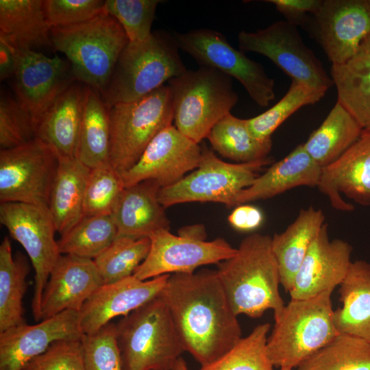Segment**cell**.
Returning <instances> with one entry per match:
<instances>
[{"mask_svg": "<svg viewBox=\"0 0 370 370\" xmlns=\"http://www.w3.org/2000/svg\"><path fill=\"white\" fill-rule=\"evenodd\" d=\"M79 312L65 310L34 325L25 322L0 332V370H22L55 342L79 340Z\"/></svg>", "mask_w": 370, "mask_h": 370, "instance_id": "obj_18", "label": "cell"}, {"mask_svg": "<svg viewBox=\"0 0 370 370\" xmlns=\"http://www.w3.org/2000/svg\"><path fill=\"white\" fill-rule=\"evenodd\" d=\"M296 370H370V341L338 333Z\"/></svg>", "mask_w": 370, "mask_h": 370, "instance_id": "obj_36", "label": "cell"}, {"mask_svg": "<svg viewBox=\"0 0 370 370\" xmlns=\"http://www.w3.org/2000/svg\"><path fill=\"white\" fill-rule=\"evenodd\" d=\"M110 108L100 92L86 86L76 158L90 169L109 165Z\"/></svg>", "mask_w": 370, "mask_h": 370, "instance_id": "obj_32", "label": "cell"}, {"mask_svg": "<svg viewBox=\"0 0 370 370\" xmlns=\"http://www.w3.org/2000/svg\"><path fill=\"white\" fill-rule=\"evenodd\" d=\"M201 146L171 124L149 143L137 162L121 175L125 187L145 180L160 188L175 184L199 165Z\"/></svg>", "mask_w": 370, "mask_h": 370, "instance_id": "obj_16", "label": "cell"}, {"mask_svg": "<svg viewBox=\"0 0 370 370\" xmlns=\"http://www.w3.org/2000/svg\"><path fill=\"white\" fill-rule=\"evenodd\" d=\"M279 370H293V369L287 368V367H283V368H280Z\"/></svg>", "mask_w": 370, "mask_h": 370, "instance_id": "obj_50", "label": "cell"}, {"mask_svg": "<svg viewBox=\"0 0 370 370\" xmlns=\"http://www.w3.org/2000/svg\"><path fill=\"white\" fill-rule=\"evenodd\" d=\"M90 171L76 157H59L48 208L60 236L84 217V195Z\"/></svg>", "mask_w": 370, "mask_h": 370, "instance_id": "obj_28", "label": "cell"}, {"mask_svg": "<svg viewBox=\"0 0 370 370\" xmlns=\"http://www.w3.org/2000/svg\"><path fill=\"white\" fill-rule=\"evenodd\" d=\"M330 77L336 88L337 101L362 130H370V36L350 59L332 64Z\"/></svg>", "mask_w": 370, "mask_h": 370, "instance_id": "obj_29", "label": "cell"}, {"mask_svg": "<svg viewBox=\"0 0 370 370\" xmlns=\"http://www.w3.org/2000/svg\"><path fill=\"white\" fill-rule=\"evenodd\" d=\"M0 222L10 236L21 245L34 269L32 310L36 321H41L40 306L50 273L61 254L55 223L48 206L19 202L0 204Z\"/></svg>", "mask_w": 370, "mask_h": 370, "instance_id": "obj_10", "label": "cell"}, {"mask_svg": "<svg viewBox=\"0 0 370 370\" xmlns=\"http://www.w3.org/2000/svg\"><path fill=\"white\" fill-rule=\"evenodd\" d=\"M42 0H1L0 36L17 48L51 46Z\"/></svg>", "mask_w": 370, "mask_h": 370, "instance_id": "obj_30", "label": "cell"}, {"mask_svg": "<svg viewBox=\"0 0 370 370\" xmlns=\"http://www.w3.org/2000/svg\"><path fill=\"white\" fill-rule=\"evenodd\" d=\"M110 108V164L121 175L139 160L152 139L173 124L171 92L163 85L147 95Z\"/></svg>", "mask_w": 370, "mask_h": 370, "instance_id": "obj_8", "label": "cell"}, {"mask_svg": "<svg viewBox=\"0 0 370 370\" xmlns=\"http://www.w3.org/2000/svg\"><path fill=\"white\" fill-rule=\"evenodd\" d=\"M50 38L70 61L75 79L101 93L129 42L120 23L105 12L84 23L51 27Z\"/></svg>", "mask_w": 370, "mask_h": 370, "instance_id": "obj_4", "label": "cell"}, {"mask_svg": "<svg viewBox=\"0 0 370 370\" xmlns=\"http://www.w3.org/2000/svg\"><path fill=\"white\" fill-rule=\"evenodd\" d=\"M201 146L198 166L175 184L160 188L158 199L164 208L188 202H215L235 208L240 193L271 162L269 157L251 162H226L213 150Z\"/></svg>", "mask_w": 370, "mask_h": 370, "instance_id": "obj_9", "label": "cell"}, {"mask_svg": "<svg viewBox=\"0 0 370 370\" xmlns=\"http://www.w3.org/2000/svg\"><path fill=\"white\" fill-rule=\"evenodd\" d=\"M17 58V47L0 36V79L14 75Z\"/></svg>", "mask_w": 370, "mask_h": 370, "instance_id": "obj_48", "label": "cell"}, {"mask_svg": "<svg viewBox=\"0 0 370 370\" xmlns=\"http://www.w3.org/2000/svg\"><path fill=\"white\" fill-rule=\"evenodd\" d=\"M362 131L357 121L337 101L303 145L315 163L323 168L341 156L358 140Z\"/></svg>", "mask_w": 370, "mask_h": 370, "instance_id": "obj_31", "label": "cell"}, {"mask_svg": "<svg viewBox=\"0 0 370 370\" xmlns=\"http://www.w3.org/2000/svg\"><path fill=\"white\" fill-rule=\"evenodd\" d=\"M149 238V252L134 273L140 280L173 273H193L200 267L218 264L237 251L222 238L206 241L180 233L176 236L169 229L159 230Z\"/></svg>", "mask_w": 370, "mask_h": 370, "instance_id": "obj_14", "label": "cell"}, {"mask_svg": "<svg viewBox=\"0 0 370 370\" xmlns=\"http://www.w3.org/2000/svg\"><path fill=\"white\" fill-rule=\"evenodd\" d=\"M232 77L199 66L168 82L176 128L199 144L214 125L230 113L238 100Z\"/></svg>", "mask_w": 370, "mask_h": 370, "instance_id": "obj_7", "label": "cell"}, {"mask_svg": "<svg viewBox=\"0 0 370 370\" xmlns=\"http://www.w3.org/2000/svg\"><path fill=\"white\" fill-rule=\"evenodd\" d=\"M29 264L21 252L12 254L8 236L0 245V332L25 322L23 299Z\"/></svg>", "mask_w": 370, "mask_h": 370, "instance_id": "obj_33", "label": "cell"}, {"mask_svg": "<svg viewBox=\"0 0 370 370\" xmlns=\"http://www.w3.org/2000/svg\"><path fill=\"white\" fill-rule=\"evenodd\" d=\"M286 21L296 26L304 25L308 14H314L320 8L322 0H268Z\"/></svg>", "mask_w": 370, "mask_h": 370, "instance_id": "obj_46", "label": "cell"}, {"mask_svg": "<svg viewBox=\"0 0 370 370\" xmlns=\"http://www.w3.org/2000/svg\"><path fill=\"white\" fill-rule=\"evenodd\" d=\"M159 0H107L104 11L124 29L129 42H141L151 34V26Z\"/></svg>", "mask_w": 370, "mask_h": 370, "instance_id": "obj_41", "label": "cell"}, {"mask_svg": "<svg viewBox=\"0 0 370 370\" xmlns=\"http://www.w3.org/2000/svg\"><path fill=\"white\" fill-rule=\"evenodd\" d=\"M325 92L291 80L286 93L271 108L262 114L246 119L250 132L260 140L271 139L272 134L290 116L303 106L319 101Z\"/></svg>", "mask_w": 370, "mask_h": 370, "instance_id": "obj_39", "label": "cell"}, {"mask_svg": "<svg viewBox=\"0 0 370 370\" xmlns=\"http://www.w3.org/2000/svg\"><path fill=\"white\" fill-rule=\"evenodd\" d=\"M170 275L140 280L134 275L101 285L79 312V325L84 334L95 333L115 317H125L160 295Z\"/></svg>", "mask_w": 370, "mask_h": 370, "instance_id": "obj_19", "label": "cell"}, {"mask_svg": "<svg viewBox=\"0 0 370 370\" xmlns=\"http://www.w3.org/2000/svg\"><path fill=\"white\" fill-rule=\"evenodd\" d=\"M123 370H172L184 352L161 294L115 323Z\"/></svg>", "mask_w": 370, "mask_h": 370, "instance_id": "obj_5", "label": "cell"}, {"mask_svg": "<svg viewBox=\"0 0 370 370\" xmlns=\"http://www.w3.org/2000/svg\"><path fill=\"white\" fill-rule=\"evenodd\" d=\"M125 188L121 175L110 164L90 169L85 190L84 216H111Z\"/></svg>", "mask_w": 370, "mask_h": 370, "instance_id": "obj_40", "label": "cell"}, {"mask_svg": "<svg viewBox=\"0 0 370 370\" xmlns=\"http://www.w3.org/2000/svg\"><path fill=\"white\" fill-rule=\"evenodd\" d=\"M22 370H85L82 339L53 343Z\"/></svg>", "mask_w": 370, "mask_h": 370, "instance_id": "obj_45", "label": "cell"}, {"mask_svg": "<svg viewBox=\"0 0 370 370\" xmlns=\"http://www.w3.org/2000/svg\"><path fill=\"white\" fill-rule=\"evenodd\" d=\"M221 156L245 163L269 158L272 140H260L249 130L246 119L227 114L211 129L206 138Z\"/></svg>", "mask_w": 370, "mask_h": 370, "instance_id": "obj_34", "label": "cell"}, {"mask_svg": "<svg viewBox=\"0 0 370 370\" xmlns=\"http://www.w3.org/2000/svg\"><path fill=\"white\" fill-rule=\"evenodd\" d=\"M306 25L332 64H343L370 36V0H322Z\"/></svg>", "mask_w": 370, "mask_h": 370, "instance_id": "obj_15", "label": "cell"}, {"mask_svg": "<svg viewBox=\"0 0 370 370\" xmlns=\"http://www.w3.org/2000/svg\"><path fill=\"white\" fill-rule=\"evenodd\" d=\"M322 210L302 209L286 229L271 237V249L278 264L281 285L289 293L295 277L311 244L325 223Z\"/></svg>", "mask_w": 370, "mask_h": 370, "instance_id": "obj_26", "label": "cell"}, {"mask_svg": "<svg viewBox=\"0 0 370 370\" xmlns=\"http://www.w3.org/2000/svg\"><path fill=\"white\" fill-rule=\"evenodd\" d=\"M269 323L259 324L213 362L199 370H274L267 351Z\"/></svg>", "mask_w": 370, "mask_h": 370, "instance_id": "obj_37", "label": "cell"}, {"mask_svg": "<svg viewBox=\"0 0 370 370\" xmlns=\"http://www.w3.org/2000/svg\"><path fill=\"white\" fill-rule=\"evenodd\" d=\"M232 257L217 270L234 313L260 318L268 310L274 319L285 304L279 291L278 267L271 249V236L258 233L244 238Z\"/></svg>", "mask_w": 370, "mask_h": 370, "instance_id": "obj_2", "label": "cell"}, {"mask_svg": "<svg viewBox=\"0 0 370 370\" xmlns=\"http://www.w3.org/2000/svg\"><path fill=\"white\" fill-rule=\"evenodd\" d=\"M103 284L94 260L61 255L44 288L41 320L65 310L79 312L88 299Z\"/></svg>", "mask_w": 370, "mask_h": 370, "instance_id": "obj_22", "label": "cell"}, {"mask_svg": "<svg viewBox=\"0 0 370 370\" xmlns=\"http://www.w3.org/2000/svg\"><path fill=\"white\" fill-rule=\"evenodd\" d=\"M161 295L184 352L201 366L219 358L242 338L238 316L217 270L171 274Z\"/></svg>", "mask_w": 370, "mask_h": 370, "instance_id": "obj_1", "label": "cell"}, {"mask_svg": "<svg viewBox=\"0 0 370 370\" xmlns=\"http://www.w3.org/2000/svg\"><path fill=\"white\" fill-rule=\"evenodd\" d=\"M150 247L149 237H116L105 251L94 259L103 284L133 275L147 258Z\"/></svg>", "mask_w": 370, "mask_h": 370, "instance_id": "obj_38", "label": "cell"}, {"mask_svg": "<svg viewBox=\"0 0 370 370\" xmlns=\"http://www.w3.org/2000/svg\"><path fill=\"white\" fill-rule=\"evenodd\" d=\"M105 1L45 0V10L51 27L88 21L104 12Z\"/></svg>", "mask_w": 370, "mask_h": 370, "instance_id": "obj_44", "label": "cell"}, {"mask_svg": "<svg viewBox=\"0 0 370 370\" xmlns=\"http://www.w3.org/2000/svg\"><path fill=\"white\" fill-rule=\"evenodd\" d=\"M160 186L154 180H145L125 187L111 217L117 237H149L162 229H169L170 221L158 199Z\"/></svg>", "mask_w": 370, "mask_h": 370, "instance_id": "obj_23", "label": "cell"}, {"mask_svg": "<svg viewBox=\"0 0 370 370\" xmlns=\"http://www.w3.org/2000/svg\"><path fill=\"white\" fill-rule=\"evenodd\" d=\"M230 225L240 232H251L263 223L264 215L258 208L247 204L234 208L227 218Z\"/></svg>", "mask_w": 370, "mask_h": 370, "instance_id": "obj_47", "label": "cell"}, {"mask_svg": "<svg viewBox=\"0 0 370 370\" xmlns=\"http://www.w3.org/2000/svg\"><path fill=\"white\" fill-rule=\"evenodd\" d=\"M179 50L173 33L166 30L152 32L141 42H128L101 93L108 107L139 99L184 73Z\"/></svg>", "mask_w": 370, "mask_h": 370, "instance_id": "obj_3", "label": "cell"}, {"mask_svg": "<svg viewBox=\"0 0 370 370\" xmlns=\"http://www.w3.org/2000/svg\"><path fill=\"white\" fill-rule=\"evenodd\" d=\"M36 137V128L28 112L16 98L1 92L0 99V147L8 149Z\"/></svg>", "mask_w": 370, "mask_h": 370, "instance_id": "obj_42", "label": "cell"}, {"mask_svg": "<svg viewBox=\"0 0 370 370\" xmlns=\"http://www.w3.org/2000/svg\"><path fill=\"white\" fill-rule=\"evenodd\" d=\"M339 286L342 306L333 313L337 332L370 341V263L352 261Z\"/></svg>", "mask_w": 370, "mask_h": 370, "instance_id": "obj_27", "label": "cell"}, {"mask_svg": "<svg viewBox=\"0 0 370 370\" xmlns=\"http://www.w3.org/2000/svg\"><path fill=\"white\" fill-rule=\"evenodd\" d=\"M238 45L243 52L264 56L292 80L311 88L326 92L334 85L321 62L304 42L297 26L286 20L254 32L241 31Z\"/></svg>", "mask_w": 370, "mask_h": 370, "instance_id": "obj_12", "label": "cell"}, {"mask_svg": "<svg viewBox=\"0 0 370 370\" xmlns=\"http://www.w3.org/2000/svg\"><path fill=\"white\" fill-rule=\"evenodd\" d=\"M173 33L180 50L199 66L214 68L237 79L260 107L268 106L275 99V81L263 66L235 49L221 32L199 28Z\"/></svg>", "mask_w": 370, "mask_h": 370, "instance_id": "obj_11", "label": "cell"}, {"mask_svg": "<svg viewBox=\"0 0 370 370\" xmlns=\"http://www.w3.org/2000/svg\"><path fill=\"white\" fill-rule=\"evenodd\" d=\"M85 370H123L116 338L115 323L82 338Z\"/></svg>", "mask_w": 370, "mask_h": 370, "instance_id": "obj_43", "label": "cell"}, {"mask_svg": "<svg viewBox=\"0 0 370 370\" xmlns=\"http://www.w3.org/2000/svg\"><path fill=\"white\" fill-rule=\"evenodd\" d=\"M86 87L73 83L53 101L36 129V137L61 158L76 157Z\"/></svg>", "mask_w": 370, "mask_h": 370, "instance_id": "obj_25", "label": "cell"}, {"mask_svg": "<svg viewBox=\"0 0 370 370\" xmlns=\"http://www.w3.org/2000/svg\"><path fill=\"white\" fill-rule=\"evenodd\" d=\"M321 168L305 150L303 143L259 175L236 200V207L264 200L299 186L317 187Z\"/></svg>", "mask_w": 370, "mask_h": 370, "instance_id": "obj_24", "label": "cell"}, {"mask_svg": "<svg viewBox=\"0 0 370 370\" xmlns=\"http://www.w3.org/2000/svg\"><path fill=\"white\" fill-rule=\"evenodd\" d=\"M59 156L38 137L0 151V202L48 206Z\"/></svg>", "mask_w": 370, "mask_h": 370, "instance_id": "obj_13", "label": "cell"}, {"mask_svg": "<svg viewBox=\"0 0 370 370\" xmlns=\"http://www.w3.org/2000/svg\"><path fill=\"white\" fill-rule=\"evenodd\" d=\"M327 291L308 299H291L267 342L275 367L296 369L338 334L333 321L331 295Z\"/></svg>", "mask_w": 370, "mask_h": 370, "instance_id": "obj_6", "label": "cell"}, {"mask_svg": "<svg viewBox=\"0 0 370 370\" xmlns=\"http://www.w3.org/2000/svg\"><path fill=\"white\" fill-rule=\"evenodd\" d=\"M317 188L336 210L354 209L341 194L360 205L370 206V130H362L358 140L341 156L321 168Z\"/></svg>", "mask_w": 370, "mask_h": 370, "instance_id": "obj_21", "label": "cell"}, {"mask_svg": "<svg viewBox=\"0 0 370 370\" xmlns=\"http://www.w3.org/2000/svg\"><path fill=\"white\" fill-rule=\"evenodd\" d=\"M172 370H188L186 362L182 357L177 360Z\"/></svg>", "mask_w": 370, "mask_h": 370, "instance_id": "obj_49", "label": "cell"}, {"mask_svg": "<svg viewBox=\"0 0 370 370\" xmlns=\"http://www.w3.org/2000/svg\"><path fill=\"white\" fill-rule=\"evenodd\" d=\"M352 247L347 241L331 240L324 223L311 244L295 277L291 299H308L333 291L345 278L352 263Z\"/></svg>", "mask_w": 370, "mask_h": 370, "instance_id": "obj_20", "label": "cell"}, {"mask_svg": "<svg viewBox=\"0 0 370 370\" xmlns=\"http://www.w3.org/2000/svg\"><path fill=\"white\" fill-rule=\"evenodd\" d=\"M13 77L16 98L28 112L36 129L51 105L75 79L64 60L29 48H17Z\"/></svg>", "mask_w": 370, "mask_h": 370, "instance_id": "obj_17", "label": "cell"}, {"mask_svg": "<svg viewBox=\"0 0 370 370\" xmlns=\"http://www.w3.org/2000/svg\"><path fill=\"white\" fill-rule=\"evenodd\" d=\"M117 237V230L110 215L84 216L58 241L61 255L94 260Z\"/></svg>", "mask_w": 370, "mask_h": 370, "instance_id": "obj_35", "label": "cell"}]
</instances>
